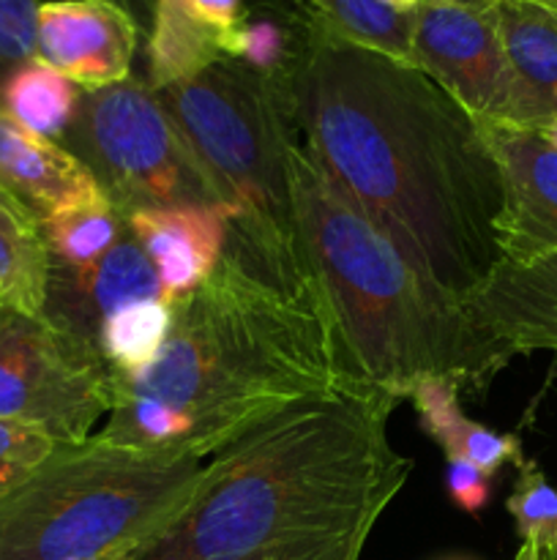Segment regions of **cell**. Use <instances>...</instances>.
Masks as SVG:
<instances>
[{
	"label": "cell",
	"mask_w": 557,
	"mask_h": 560,
	"mask_svg": "<svg viewBox=\"0 0 557 560\" xmlns=\"http://www.w3.org/2000/svg\"><path fill=\"white\" fill-rule=\"evenodd\" d=\"M126 224L156 268L169 304L194 293L211 277L229 233L222 206L151 208L131 213Z\"/></svg>",
	"instance_id": "9a60e30c"
},
{
	"label": "cell",
	"mask_w": 557,
	"mask_h": 560,
	"mask_svg": "<svg viewBox=\"0 0 557 560\" xmlns=\"http://www.w3.org/2000/svg\"><path fill=\"white\" fill-rule=\"evenodd\" d=\"M446 487L451 501L457 503L462 512L481 514L486 509V503H489L491 476H486L484 470L475 468L473 463H464V459H448Z\"/></svg>",
	"instance_id": "83f0119b"
},
{
	"label": "cell",
	"mask_w": 557,
	"mask_h": 560,
	"mask_svg": "<svg viewBox=\"0 0 557 560\" xmlns=\"http://www.w3.org/2000/svg\"><path fill=\"white\" fill-rule=\"evenodd\" d=\"M60 145L85 164L123 219L151 208L218 206L205 173L145 80L129 77L118 85L82 91Z\"/></svg>",
	"instance_id": "52a82bcc"
},
{
	"label": "cell",
	"mask_w": 557,
	"mask_h": 560,
	"mask_svg": "<svg viewBox=\"0 0 557 560\" xmlns=\"http://www.w3.org/2000/svg\"><path fill=\"white\" fill-rule=\"evenodd\" d=\"M158 299H164V290L156 268L147 260L134 235L126 233L102 260L91 266L74 268L49 260L42 317L66 339H71L82 353L102 361L98 334L104 323L123 306Z\"/></svg>",
	"instance_id": "30bf717a"
},
{
	"label": "cell",
	"mask_w": 557,
	"mask_h": 560,
	"mask_svg": "<svg viewBox=\"0 0 557 560\" xmlns=\"http://www.w3.org/2000/svg\"><path fill=\"white\" fill-rule=\"evenodd\" d=\"M218 58V33L194 14L191 0H153L145 44V82L153 91L189 80Z\"/></svg>",
	"instance_id": "d6986e66"
},
{
	"label": "cell",
	"mask_w": 557,
	"mask_h": 560,
	"mask_svg": "<svg viewBox=\"0 0 557 560\" xmlns=\"http://www.w3.org/2000/svg\"><path fill=\"white\" fill-rule=\"evenodd\" d=\"M382 3L396 5V9H404V11H413V9H418V5L424 3V0H382Z\"/></svg>",
	"instance_id": "1f68e13d"
},
{
	"label": "cell",
	"mask_w": 557,
	"mask_h": 560,
	"mask_svg": "<svg viewBox=\"0 0 557 560\" xmlns=\"http://www.w3.org/2000/svg\"><path fill=\"white\" fill-rule=\"evenodd\" d=\"M410 60L481 126H522L495 0H424L413 16Z\"/></svg>",
	"instance_id": "9c48e42d"
},
{
	"label": "cell",
	"mask_w": 557,
	"mask_h": 560,
	"mask_svg": "<svg viewBox=\"0 0 557 560\" xmlns=\"http://www.w3.org/2000/svg\"><path fill=\"white\" fill-rule=\"evenodd\" d=\"M399 399L287 405L205 465L183 517L131 560H360L413 459L388 438Z\"/></svg>",
	"instance_id": "7a4b0ae2"
},
{
	"label": "cell",
	"mask_w": 557,
	"mask_h": 560,
	"mask_svg": "<svg viewBox=\"0 0 557 560\" xmlns=\"http://www.w3.org/2000/svg\"><path fill=\"white\" fill-rule=\"evenodd\" d=\"M459 392L462 388L446 377H424L415 383L407 399L426 435L446 452L448 459L473 463L491 479L500 474L502 465L522 463V441L470 419L459 402Z\"/></svg>",
	"instance_id": "ac0fdd59"
},
{
	"label": "cell",
	"mask_w": 557,
	"mask_h": 560,
	"mask_svg": "<svg viewBox=\"0 0 557 560\" xmlns=\"http://www.w3.org/2000/svg\"><path fill=\"white\" fill-rule=\"evenodd\" d=\"M0 195L38 224L102 195L85 164L60 142L38 137L0 109Z\"/></svg>",
	"instance_id": "5bb4252c"
},
{
	"label": "cell",
	"mask_w": 557,
	"mask_h": 560,
	"mask_svg": "<svg viewBox=\"0 0 557 560\" xmlns=\"http://www.w3.org/2000/svg\"><path fill=\"white\" fill-rule=\"evenodd\" d=\"M82 88L42 60L20 66L0 88V109L27 131L60 142L76 113Z\"/></svg>",
	"instance_id": "44dd1931"
},
{
	"label": "cell",
	"mask_w": 557,
	"mask_h": 560,
	"mask_svg": "<svg viewBox=\"0 0 557 560\" xmlns=\"http://www.w3.org/2000/svg\"><path fill=\"white\" fill-rule=\"evenodd\" d=\"M502 47L522 98V129L557 120V14L524 0H495Z\"/></svg>",
	"instance_id": "e0dca14e"
},
{
	"label": "cell",
	"mask_w": 557,
	"mask_h": 560,
	"mask_svg": "<svg viewBox=\"0 0 557 560\" xmlns=\"http://www.w3.org/2000/svg\"><path fill=\"white\" fill-rule=\"evenodd\" d=\"M55 446L58 441L42 427L0 419V495L22 485Z\"/></svg>",
	"instance_id": "484cf974"
},
{
	"label": "cell",
	"mask_w": 557,
	"mask_h": 560,
	"mask_svg": "<svg viewBox=\"0 0 557 560\" xmlns=\"http://www.w3.org/2000/svg\"><path fill=\"white\" fill-rule=\"evenodd\" d=\"M42 0H0V88L20 66L36 60Z\"/></svg>",
	"instance_id": "4316f807"
},
{
	"label": "cell",
	"mask_w": 557,
	"mask_h": 560,
	"mask_svg": "<svg viewBox=\"0 0 557 560\" xmlns=\"http://www.w3.org/2000/svg\"><path fill=\"white\" fill-rule=\"evenodd\" d=\"M481 126V124H478ZM502 175L497 244L502 260L557 252V148L522 126H481Z\"/></svg>",
	"instance_id": "7c38bea8"
},
{
	"label": "cell",
	"mask_w": 557,
	"mask_h": 560,
	"mask_svg": "<svg viewBox=\"0 0 557 560\" xmlns=\"http://www.w3.org/2000/svg\"><path fill=\"white\" fill-rule=\"evenodd\" d=\"M287 164L306 257L360 381L399 402L424 377L486 392L513 361L502 345L404 260L300 135L289 142Z\"/></svg>",
	"instance_id": "277c9868"
},
{
	"label": "cell",
	"mask_w": 557,
	"mask_h": 560,
	"mask_svg": "<svg viewBox=\"0 0 557 560\" xmlns=\"http://www.w3.org/2000/svg\"><path fill=\"white\" fill-rule=\"evenodd\" d=\"M369 388L325 290L282 288L227 244L211 277L173 304L156 361L109 372V408L120 399L167 405L186 427V452L205 459L287 405Z\"/></svg>",
	"instance_id": "3957f363"
},
{
	"label": "cell",
	"mask_w": 557,
	"mask_h": 560,
	"mask_svg": "<svg viewBox=\"0 0 557 560\" xmlns=\"http://www.w3.org/2000/svg\"><path fill=\"white\" fill-rule=\"evenodd\" d=\"M109 413V370L42 315L0 304V419L82 443Z\"/></svg>",
	"instance_id": "ba28073f"
},
{
	"label": "cell",
	"mask_w": 557,
	"mask_h": 560,
	"mask_svg": "<svg viewBox=\"0 0 557 560\" xmlns=\"http://www.w3.org/2000/svg\"><path fill=\"white\" fill-rule=\"evenodd\" d=\"M538 135H541V137H544V140H546V142H549V145H552V148H557V120H552V124H546V126H544V129H541V131H538Z\"/></svg>",
	"instance_id": "4dcf8cb0"
},
{
	"label": "cell",
	"mask_w": 557,
	"mask_h": 560,
	"mask_svg": "<svg viewBox=\"0 0 557 560\" xmlns=\"http://www.w3.org/2000/svg\"><path fill=\"white\" fill-rule=\"evenodd\" d=\"M126 233H129V224L120 217L118 208L104 197V191L91 200L63 208L42 222L49 260L74 268L102 260Z\"/></svg>",
	"instance_id": "7402d4cb"
},
{
	"label": "cell",
	"mask_w": 557,
	"mask_h": 560,
	"mask_svg": "<svg viewBox=\"0 0 557 560\" xmlns=\"http://www.w3.org/2000/svg\"><path fill=\"white\" fill-rule=\"evenodd\" d=\"M0 202H5V200H3V195H0Z\"/></svg>",
	"instance_id": "836d02e7"
},
{
	"label": "cell",
	"mask_w": 557,
	"mask_h": 560,
	"mask_svg": "<svg viewBox=\"0 0 557 560\" xmlns=\"http://www.w3.org/2000/svg\"><path fill=\"white\" fill-rule=\"evenodd\" d=\"M306 151L404 260L462 306L502 260V175L478 120L429 74L320 20L295 80Z\"/></svg>",
	"instance_id": "6da1fadb"
},
{
	"label": "cell",
	"mask_w": 557,
	"mask_h": 560,
	"mask_svg": "<svg viewBox=\"0 0 557 560\" xmlns=\"http://www.w3.org/2000/svg\"><path fill=\"white\" fill-rule=\"evenodd\" d=\"M517 470V485L506 501L508 514L517 523V534L522 541L557 550V490L533 459H522Z\"/></svg>",
	"instance_id": "d4e9b609"
},
{
	"label": "cell",
	"mask_w": 557,
	"mask_h": 560,
	"mask_svg": "<svg viewBox=\"0 0 557 560\" xmlns=\"http://www.w3.org/2000/svg\"><path fill=\"white\" fill-rule=\"evenodd\" d=\"M173 326V304L137 301L115 312L98 334V355L109 372H140L156 361Z\"/></svg>",
	"instance_id": "cb8c5ba5"
},
{
	"label": "cell",
	"mask_w": 557,
	"mask_h": 560,
	"mask_svg": "<svg viewBox=\"0 0 557 560\" xmlns=\"http://www.w3.org/2000/svg\"><path fill=\"white\" fill-rule=\"evenodd\" d=\"M524 3L541 5V9H546V11H552V14H557V0H524Z\"/></svg>",
	"instance_id": "d6a6232c"
},
{
	"label": "cell",
	"mask_w": 557,
	"mask_h": 560,
	"mask_svg": "<svg viewBox=\"0 0 557 560\" xmlns=\"http://www.w3.org/2000/svg\"><path fill=\"white\" fill-rule=\"evenodd\" d=\"M156 93L227 213V244L282 288L322 290L289 186L287 151L298 140L293 93L229 58Z\"/></svg>",
	"instance_id": "5b68a950"
},
{
	"label": "cell",
	"mask_w": 557,
	"mask_h": 560,
	"mask_svg": "<svg viewBox=\"0 0 557 560\" xmlns=\"http://www.w3.org/2000/svg\"><path fill=\"white\" fill-rule=\"evenodd\" d=\"M49 282V252L42 224L0 202V304L42 315Z\"/></svg>",
	"instance_id": "ffe728a7"
},
{
	"label": "cell",
	"mask_w": 557,
	"mask_h": 560,
	"mask_svg": "<svg viewBox=\"0 0 557 560\" xmlns=\"http://www.w3.org/2000/svg\"><path fill=\"white\" fill-rule=\"evenodd\" d=\"M191 5H194V14L222 36L235 25L240 9H244V0H191Z\"/></svg>",
	"instance_id": "f1b7e54d"
},
{
	"label": "cell",
	"mask_w": 557,
	"mask_h": 560,
	"mask_svg": "<svg viewBox=\"0 0 557 560\" xmlns=\"http://www.w3.org/2000/svg\"><path fill=\"white\" fill-rule=\"evenodd\" d=\"M200 457L60 443L0 495V560H131L186 514L202 485Z\"/></svg>",
	"instance_id": "8992f818"
},
{
	"label": "cell",
	"mask_w": 557,
	"mask_h": 560,
	"mask_svg": "<svg viewBox=\"0 0 557 560\" xmlns=\"http://www.w3.org/2000/svg\"><path fill=\"white\" fill-rule=\"evenodd\" d=\"M317 33L320 14L309 0H249L235 25L218 36V47L224 58L235 60L278 91L293 93L295 80L309 63Z\"/></svg>",
	"instance_id": "2e32d148"
},
{
	"label": "cell",
	"mask_w": 557,
	"mask_h": 560,
	"mask_svg": "<svg viewBox=\"0 0 557 560\" xmlns=\"http://www.w3.org/2000/svg\"><path fill=\"white\" fill-rule=\"evenodd\" d=\"M462 310L511 359L557 350V252L500 260Z\"/></svg>",
	"instance_id": "4fadbf2b"
},
{
	"label": "cell",
	"mask_w": 557,
	"mask_h": 560,
	"mask_svg": "<svg viewBox=\"0 0 557 560\" xmlns=\"http://www.w3.org/2000/svg\"><path fill=\"white\" fill-rule=\"evenodd\" d=\"M513 560H557V550L533 545V541H522V547H519L517 558Z\"/></svg>",
	"instance_id": "f546056e"
},
{
	"label": "cell",
	"mask_w": 557,
	"mask_h": 560,
	"mask_svg": "<svg viewBox=\"0 0 557 560\" xmlns=\"http://www.w3.org/2000/svg\"><path fill=\"white\" fill-rule=\"evenodd\" d=\"M309 5L333 33L347 42L413 66L410 36L415 9L404 11L382 0H309Z\"/></svg>",
	"instance_id": "603a6c76"
},
{
	"label": "cell",
	"mask_w": 557,
	"mask_h": 560,
	"mask_svg": "<svg viewBox=\"0 0 557 560\" xmlns=\"http://www.w3.org/2000/svg\"><path fill=\"white\" fill-rule=\"evenodd\" d=\"M140 25L118 0H47L38 5L36 58L82 91L129 80Z\"/></svg>",
	"instance_id": "8fae6325"
}]
</instances>
